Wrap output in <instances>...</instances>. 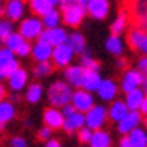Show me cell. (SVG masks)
Returning a JSON list of instances; mask_svg holds the SVG:
<instances>
[{"mask_svg":"<svg viewBox=\"0 0 147 147\" xmlns=\"http://www.w3.org/2000/svg\"><path fill=\"white\" fill-rule=\"evenodd\" d=\"M73 94L74 93L71 91V88L68 86L66 83L58 81V83H53L50 86V89H48V99L51 102V106L63 107V106H66L68 102H71Z\"/></svg>","mask_w":147,"mask_h":147,"instance_id":"1","label":"cell"},{"mask_svg":"<svg viewBox=\"0 0 147 147\" xmlns=\"http://www.w3.org/2000/svg\"><path fill=\"white\" fill-rule=\"evenodd\" d=\"M127 45L134 53L147 55V30L132 27L127 33Z\"/></svg>","mask_w":147,"mask_h":147,"instance_id":"2","label":"cell"},{"mask_svg":"<svg viewBox=\"0 0 147 147\" xmlns=\"http://www.w3.org/2000/svg\"><path fill=\"white\" fill-rule=\"evenodd\" d=\"M63 10V22L66 23L68 27H80V23L84 18V13L88 10L83 5H71V7L61 8Z\"/></svg>","mask_w":147,"mask_h":147,"instance_id":"3","label":"cell"},{"mask_svg":"<svg viewBox=\"0 0 147 147\" xmlns=\"http://www.w3.org/2000/svg\"><path fill=\"white\" fill-rule=\"evenodd\" d=\"M43 32V22L38 18H27L20 23V32L18 33L25 38V40H33L38 38Z\"/></svg>","mask_w":147,"mask_h":147,"instance_id":"4","label":"cell"},{"mask_svg":"<svg viewBox=\"0 0 147 147\" xmlns=\"http://www.w3.org/2000/svg\"><path fill=\"white\" fill-rule=\"evenodd\" d=\"M73 48L69 43H63V45H58V47H55L53 50V63L56 68H61V66H68L69 65V61H71V56H73Z\"/></svg>","mask_w":147,"mask_h":147,"instance_id":"5","label":"cell"},{"mask_svg":"<svg viewBox=\"0 0 147 147\" xmlns=\"http://www.w3.org/2000/svg\"><path fill=\"white\" fill-rule=\"evenodd\" d=\"M40 41H45V43H50L53 47H58V45H63L68 41V35L65 30L61 28H47L45 32H41V35L38 36Z\"/></svg>","mask_w":147,"mask_h":147,"instance_id":"6","label":"cell"},{"mask_svg":"<svg viewBox=\"0 0 147 147\" xmlns=\"http://www.w3.org/2000/svg\"><path fill=\"white\" fill-rule=\"evenodd\" d=\"M106 119H107V111L101 106H94L91 111L86 113V126L89 129L99 131L102 127V124L106 122Z\"/></svg>","mask_w":147,"mask_h":147,"instance_id":"7","label":"cell"},{"mask_svg":"<svg viewBox=\"0 0 147 147\" xmlns=\"http://www.w3.org/2000/svg\"><path fill=\"white\" fill-rule=\"evenodd\" d=\"M43 122L45 126L51 127V129H61L65 126V114L58 111L56 107H47L43 111Z\"/></svg>","mask_w":147,"mask_h":147,"instance_id":"8","label":"cell"},{"mask_svg":"<svg viewBox=\"0 0 147 147\" xmlns=\"http://www.w3.org/2000/svg\"><path fill=\"white\" fill-rule=\"evenodd\" d=\"M73 104L80 113H88L94 107V101H93V96L88 91L80 89V91H74L73 94Z\"/></svg>","mask_w":147,"mask_h":147,"instance_id":"9","label":"cell"},{"mask_svg":"<svg viewBox=\"0 0 147 147\" xmlns=\"http://www.w3.org/2000/svg\"><path fill=\"white\" fill-rule=\"evenodd\" d=\"M88 13L94 17V18H106L107 17V12H109V2L107 0H89L88 2Z\"/></svg>","mask_w":147,"mask_h":147,"instance_id":"10","label":"cell"},{"mask_svg":"<svg viewBox=\"0 0 147 147\" xmlns=\"http://www.w3.org/2000/svg\"><path fill=\"white\" fill-rule=\"evenodd\" d=\"M142 78H144V74L140 73V71H127L124 74V78H122V83H121V88H122V91L124 93H131L134 89H137L139 84H142Z\"/></svg>","mask_w":147,"mask_h":147,"instance_id":"11","label":"cell"},{"mask_svg":"<svg viewBox=\"0 0 147 147\" xmlns=\"http://www.w3.org/2000/svg\"><path fill=\"white\" fill-rule=\"evenodd\" d=\"M53 50H55L53 45L38 40V43H36V45L33 47V50H32V53H33L35 61L41 63V61H48L51 56H53Z\"/></svg>","mask_w":147,"mask_h":147,"instance_id":"12","label":"cell"},{"mask_svg":"<svg viewBox=\"0 0 147 147\" xmlns=\"http://www.w3.org/2000/svg\"><path fill=\"white\" fill-rule=\"evenodd\" d=\"M139 122H140V114L137 113V111H131V113L119 122V127H117V129H119L121 134H131L136 127L139 126Z\"/></svg>","mask_w":147,"mask_h":147,"instance_id":"13","label":"cell"},{"mask_svg":"<svg viewBox=\"0 0 147 147\" xmlns=\"http://www.w3.org/2000/svg\"><path fill=\"white\" fill-rule=\"evenodd\" d=\"M84 124H86V114L76 111L73 116H69V117L65 121V126H63V129H65L68 134H73L74 131H80Z\"/></svg>","mask_w":147,"mask_h":147,"instance_id":"14","label":"cell"},{"mask_svg":"<svg viewBox=\"0 0 147 147\" xmlns=\"http://www.w3.org/2000/svg\"><path fill=\"white\" fill-rule=\"evenodd\" d=\"M129 111H131V109L127 107V104L124 102V101H116V102L111 104L107 114H109V119L111 121H114V122H121V121L129 114Z\"/></svg>","mask_w":147,"mask_h":147,"instance_id":"15","label":"cell"},{"mask_svg":"<svg viewBox=\"0 0 147 147\" xmlns=\"http://www.w3.org/2000/svg\"><path fill=\"white\" fill-rule=\"evenodd\" d=\"M3 13L7 15L8 20L17 22L23 13V3L22 0H7L5 3V8H3Z\"/></svg>","mask_w":147,"mask_h":147,"instance_id":"16","label":"cell"},{"mask_svg":"<svg viewBox=\"0 0 147 147\" xmlns=\"http://www.w3.org/2000/svg\"><path fill=\"white\" fill-rule=\"evenodd\" d=\"M101 86V78L98 71L94 69H84V76H83V89L86 91H98Z\"/></svg>","mask_w":147,"mask_h":147,"instance_id":"17","label":"cell"},{"mask_svg":"<svg viewBox=\"0 0 147 147\" xmlns=\"http://www.w3.org/2000/svg\"><path fill=\"white\" fill-rule=\"evenodd\" d=\"M83 76H84V68L83 66H71L66 68L65 71V78L68 83H71L74 88H83Z\"/></svg>","mask_w":147,"mask_h":147,"instance_id":"18","label":"cell"},{"mask_svg":"<svg viewBox=\"0 0 147 147\" xmlns=\"http://www.w3.org/2000/svg\"><path fill=\"white\" fill-rule=\"evenodd\" d=\"M98 93H99L101 99L111 101L113 98H116V94H117V86H116L114 81L104 80V81H101V86H99V89H98Z\"/></svg>","mask_w":147,"mask_h":147,"instance_id":"19","label":"cell"},{"mask_svg":"<svg viewBox=\"0 0 147 147\" xmlns=\"http://www.w3.org/2000/svg\"><path fill=\"white\" fill-rule=\"evenodd\" d=\"M30 8H32V13L45 17L53 10V3L50 0H30Z\"/></svg>","mask_w":147,"mask_h":147,"instance_id":"20","label":"cell"},{"mask_svg":"<svg viewBox=\"0 0 147 147\" xmlns=\"http://www.w3.org/2000/svg\"><path fill=\"white\" fill-rule=\"evenodd\" d=\"M144 99H146V98H144L142 91H140V89H134V91H131V93H127L126 104H127V107H129L131 111H137V109H140Z\"/></svg>","mask_w":147,"mask_h":147,"instance_id":"21","label":"cell"},{"mask_svg":"<svg viewBox=\"0 0 147 147\" xmlns=\"http://www.w3.org/2000/svg\"><path fill=\"white\" fill-rule=\"evenodd\" d=\"M127 23H129L127 12L122 7H119V17H117L116 22L113 23V27H111V33H113V35H121L122 32H124V28H126Z\"/></svg>","mask_w":147,"mask_h":147,"instance_id":"22","label":"cell"},{"mask_svg":"<svg viewBox=\"0 0 147 147\" xmlns=\"http://www.w3.org/2000/svg\"><path fill=\"white\" fill-rule=\"evenodd\" d=\"M27 71L25 69H18L17 73L8 80V84H10V88L13 89V91H20L22 88L27 84Z\"/></svg>","mask_w":147,"mask_h":147,"instance_id":"23","label":"cell"},{"mask_svg":"<svg viewBox=\"0 0 147 147\" xmlns=\"http://www.w3.org/2000/svg\"><path fill=\"white\" fill-rule=\"evenodd\" d=\"M91 147H109L111 146V137L104 131H96L91 137Z\"/></svg>","mask_w":147,"mask_h":147,"instance_id":"24","label":"cell"},{"mask_svg":"<svg viewBox=\"0 0 147 147\" xmlns=\"http://www.w3.org/2000/svg\"><path fill=\"white\" fill-rule=\"evenodd\" d=\"M13 116H15L13 106H12L10 102H7V101L3 99V101H2V104H0V124H2V127L5 126L8 121L13 117Z\"/></svg>","mask_w":147,"mask_h":147,"instance_id":"25","label":"cell"},{"mask_svg":"<svg viewBox=\"0 0 147 147\" xmlns=\"http://www.w3.org/2000/svg\"><path fill=\"white\" fill-rule=\"evenodd\" d=\"M25 38L22 36L20 33H12L10 36L7 38V41H5V47L7 48H10L13 53H18L20 51V48L23 47V43H25Z\"/></svg>","mask_w":147,"mask_h":147,"instance_id":"26","label":"cell"},{"mask_svg":"<svg viewBox=\"0 0 147 147\" xmlns=\"http://www.w3.org/2000/svg\"><path fill=\"white\" fill-rule=\"evenodd\" d=\"M106 48L111 55L119 56V55L122 53V43H121V40H119V35H111L106 41Z\"/></svg>","mask_w":147,"mask_h":147,"instance_id":"27","label":"cell"},{"mask_svg":"<svg viewBox=\"0 0 147 147\" xmlns=\"http://www.w3.org/2000/svg\"><path fill=\"white\" fill-rule=\"evenodd\" d=\"M129 140L132 142L134 147H147V136L140 129H134L132 132L129 134Z\"/></svg>","mask_w":147,"mask_h":147,"instance_id":"28","label":"cell"},{"mask_svg":"<svg viewBox=\"0 0 147 147\" xmlns=\"http://www.w3.org/2000/svg\"><path fill=\"white\" fill-rule=\"evenodd\" d=\"M68 43L71 45L76 53H83L84 48H86V41H84V36H81L80 33H73L71 36H68Z\"/></svg>","mask_w":147,"mask_h":147,"instance_id":"29","label":"cell"},{"mask_svg":"<svg viewBox=\"0 0 147 147\" xmlns=\"http://www.w3.org/2000/svg\"><path fill=\"white\" fill-rule=\"evenodd\" d=\"M55 69H56L55 63H50V61H41V63H38V66H35L33 74L36 76V78H40V76H45V74L53 73Z\"/></svg>","mask_w":147,"mask_h":147,"instance_id":"30","label":"cell"},{"mask_svg":"<svg viewBox=\"0 0 147 147\" xmlns=\"http://www.w3.org/2000/svg\"><path fill=\"white\" fill-rule=\"evenodd\" d=\"M18 69H20V68H18V63H17L15 60H12L10 63H7L5 66H0V74H2V78L10 80V78L18 71Z\"/></svg>","mask_w":147,"mask_h":147,"instance_id":"31","label":"cell"},{"mask_svg":"<svg viewBox=\"0 0 147 147\" xmlns=\"http://www.w3.org/2000/svg\"><path fill=\"white\" fill-rule=\"evenodd\" d=\"M41 98V86L38 83H33V84H30L27 91V101L28 102H36V101Z\"/></svg>","mask_w":147,"mask_h":147,"instance_id":"32","label":"cell"},{"mask_svg":"<svg viewBox=\"0 0 147 147\" xmlns=\"http://www.w3.org/2000/svg\"><path fill=\"white\" fill-rule=\"evenodd\" d=\"M58 22H60V15L56 10H51L50 13H47L43 17V25L47 28H56L58 27Z\"/></svg>","mask_w":147,"mask_h":147,"instance_id":"33","label":"cell"},{"mask_svg":"<svg viewBox=\"0 0 147 147\" xmlns=\"http://www.w3.org/2000/svg\"><path fill=\"white\" fill-rule=\"evenodd\" d=\"M10 35H12V20H3L0 23V40H2V43H5Z\"/></svg>","mask_w":147,"mask_h":147,"instance_id":"34","label":"cell"},{"mask_svg":"<svg viewBox=\"0 0 147 147\" xmlns=\"http://www.w3.org/2000/svg\"><path fill=\"white\" fill-rule=\"evenodd\" d=\"M81 66L84 68V69H94V71H98L99 69V61L89 58V55L84 53V56L81 58Z\"/></svg>","mask_w":147,"mask_h":147,"instance_id":"35","label":"cell"},{"mask_svg":"<svg viewBox=\"0 0 147 147\" xmlns=\"http://www.w3.org/2000/svg\"><path fill=\"white\" fill-rule=\"evenodd\" d=\"M13 60V51L10 50V48H3V50H0V66H5L7 63Z\"/></svg>","mask_w":147,"mask_h":147,"instance_id":"36","label":"cell"},{"mask_svg":"<svg viewBox=\"0 0 147 147\" xmlns=\"http://www.w3.org/2000/svg\"><path fill=\"white\" fill-rule=\"evenodd\" d=\"M91 137H93V134H91V129L89 127H81L80 131H78V140H80L81 144H86V142H91Z\"/></svg>","mask_w":147,"mask_h":147,"instance_id":"37","label":"cell"},{"mask_svg":"<svg viewBox=\"0 0 147 147\" xmlns=\"http://www.w3.org/2000/svg\"><path fill=\"white\" fill-rule=\"evenodd\" d=\"M51 127H48V126H45L43 129H40V132L36 134V137H38V140H47L48 137H50V134H51Z\"/></svg>","mask_w":147,"mask_h":147,"instance_id":"38","label":"cell"},{"mask_svg":"<svg viewBox=\"0 0 147 147\" xmlns=\"http://www.w3.org/2000/svg\"><path fill=\"white\" fill-rule=\"evenodd\" d=\"M129 68H131V61L127 60V58H119L117 60V69H121V71H129Z\"/></svg>","mask_w":147,"mask_h":147,"instance_id":"39","label":"cell"},{"mask_svg":"<svg viewBox=\"0 0 147 147\" xmlns=\"http://www.w3.org/2000/svg\"><path fill=\"white\" fill-rule=\"evenodd\" d=\"M78 109L74 107V104H66V106H63V111L61 113L65 114V117H69V116H73Z\"/></svg>","mask_w":147,"mask_h":147,"instance_id":"40","label":"cell"},{"mask_svg":"<svg viewBox=\"0 0 147 147\" xmlns=\"http://www.w3.org/2000/svg\"><path fill=\"white\" fill-rule=\"evenodd\" d=\"M10 146L12 147H27V142L23 137H13L12 142H10Z\"/></svg>","mask_w":147,"mask_h":147,"instance_id":"41","label":"cell"},{"mask_svg":"<svg viewBox=\"0 0 147 147\" xmlns=\"http://www.w3.org/2000/svg\"><path fill=\"white\" fill-rule=\"evenodd\" d=\"M139 71L142 74H147V55L139 60Z\"/></svg>","mask_w":147,"mask_h":147,"instance_id":"42","label":"cell"},{"mask_svg":"<svg viewBox=\"0 0 147 147\" xmlns=\"http://www.w3.org/2000/svg\"><path fill=\"white\" fill-rule=\"evenodd\" d=\"M61 8H66V7H71V5H80L78 0H61Z\"/></svg>","mask_w":147,"mask_h":147,"instance_id":"43","label":"cell"},{"mask_svg":"<svg viewBox=\"0 0 147 147\" xmlns=\"http://www.w3.org/2000/svg\"><path fill=\"white\" fill-rule=\"evenodd\" d=\"M121 147H134V146H132V142L129 140V137H124L121 140Z\"/></svg>","mask_w":147,"mask_h":147,"instance_id":"44","label":"cell"},{"mask_svg":"<svg viewBox=\"0 0 147 147\" xmlns=\"http://www.w3.org/2000/svg\"><path fill=\"white\" fill-rule=\"evenodd\" d=\"M45 147H61V146H60V142H58V140L51 139V140H48V142H47V146H45Z\"/></svg>","mask_w":147,"mask_h":147,"instance_id":"45","label":"cell"},{"mask_svg":"<svg viewBox=\"0 0 147 147\" xmlns=\"http://www.w3.org/2000/svg\"><path fill=\"white\" fill-rule=\"evenodd\" d=\"M140 113H142V114H146V116H147V98L144 99L142 106H140Z\"/></svg>","mask_w":147,"mask_h":147,"instance_id":"46","label":"cell"},{"mask_svg":"<svg viewBox=\"0 0 147 147\" xmlns=\"http://www.w3.org/2000/svg\"><path fill=\"white\" fill-rule=\"evenodd\" d=\"M142 89H144L146 94H147V74H144V78H142Z\"/></svg>","mask_w":147,"mask_h":147,"instance_id":"47","label":"cell"},{"mask_svg":"<svg viewBox=\"0 0 147 147\" xmlns=\"http://www.w3.org/2000/svg\"><path fill=\"white\" fill-rule=\"evenodd\" d=\"M119 7H122V8H127V5H129V3H131V0H119Z\"/></svg>","mask_w":147,"mask_h":147,"instance_id":"48","label":"cell"},{"mask_svg":"<svg viewBox=\"0 0 147 147\" xmlns=\"http://www.w3.org/2000/svg\"><path fill=\"white\" fill-rule=\"evenodd\" d=\"M88 2H89V0H78V3L83 5V7H88Z\"/></svg>","mask_w":147,"mask_h":147,"instance_id":"49","label":"cell"},{"mask_svg":"<svg viewBox=\"0 0 147 147\" xmlns=\"http://www.w3.org/2000/svg\"><path fill=\"white\" fill-rule=\"evenodd\" d=\"M0 89H2V91H0V93H2V98H5V96H7V93H5V88H0Z\"/></svg>","mask_w":147,"mask_h":147,"instance_id":"50","label":"cell"},{"mask_svg":"<svg viewBox=\"0 0 147 147\" xmlns=\"http://www.w3.org/2000/svg\"><path fill=\"white\" fill-rule=\"evenodd\" d=\"M50 2H51L53 5H58V3H61V0H50Z\"/></svg>","mask_w":147,"mask_h":147,"instance_id":"51","label":"cell"},{"mask_svg":"<svg viewBox=\"0 0 147 147\" xmlns=\"http://www.w3.org/2000/svg\"><path fill=\"white\" fill-rule=\"evenodd\" d=\"M144 124H146V127H147V116L144 117Z\"/></svg>","mask_w":147,"mask_h":147,"instance_id":"52","label":"cell"}]
</instances>
